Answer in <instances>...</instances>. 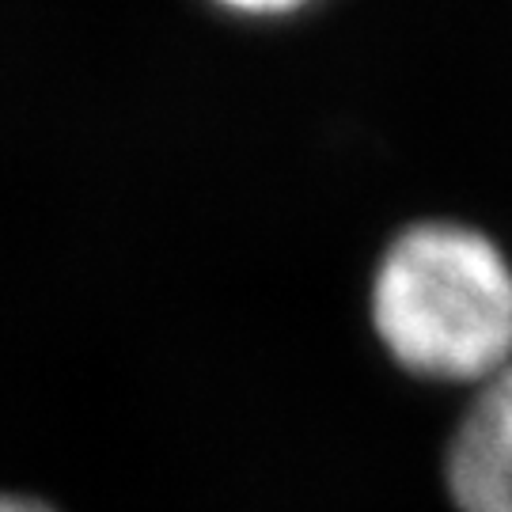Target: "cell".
Here are the masks:
<instances>
[{
    "instance_id": "cell-1",
    "label": "cell",
    "mask_w": 512,
    "mask_h": 512,
    "mask_svg": "<svg viewBox=\"0 0 512 512\" xmlns=\"http://www.w3.org/2000/svg\"><path fill=\"white\" fill-rule=\"evenodd\" d=\"M372 327L414 376L486 384L512 361V266L494 239L421 220L387 243L372 277Z\"/></svg>"
},
{
    "instance_id": "cell-2",
    "label": "cell",
    "mask_w": 512,
    "mask_h": 512,
    "mask_svg": "<svg viewBox=\"0 0 512 512\" xmlns=\"http://www.w3.org/2000/svg\"><path fill=\"white\" fill-rule=\"evenodd\" d=\"M444 475L459 512H512V365L478 387L452 433Z\"/></svg>"
},
{
    "instance_id": "cell-3",
    "label": "cell",
    "mask_w": 512,
    "mask_h": 512,
    "mask_svg": "<svg viewBox=\"0 0 512 512\" xmlns=\"http://www.w3.org/2000/svg\"><path fill=\"white\" fill-rule=\"evenodd\" d=\"M220 8H232L243 16H281V12H293L308 0H217Z\"/></svg>"
},
{
    "instance_id": "cell-4",
    "label": "cell",
    "mask_w": 512,
    "mask_h": 512,
    "mask_svg": "<svg viewBox=\"0 0 512 512\" xmlns=\"http://www.w3.org/2000/svg\"><path fill=\"white\" fill-rule=\"evenodd\" d=\"M0 512H57V509H50V505L38 501V497L4 494V490H0Z\"/></svg>"
}]
</instances>
